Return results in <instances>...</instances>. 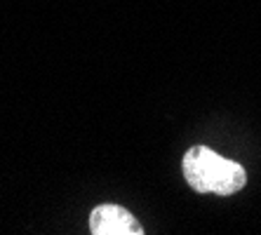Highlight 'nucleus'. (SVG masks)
<instances>
[{
  "label": "nucleus",
  "instance_id": "nucleus-2",
  "mask_svg": "<svg viewBox=\"0 0 261 235\" xmlns=\"http://www.w3.org/2000/svg\"><path fill=\"white\" fill-rule=\"evenodd\" d=\"M92 235H144L141 223L120 205H99L90 214Z\"/></svg>",
  "mask_w": 261,
  "mask_h": 235
},
{
  "label": "nucleus",
  "instance_id": "nucleus-1",
  "mask_svg": "<svg viewBox=\"0 0 261 235\" xmlns=\"http://www.w3.org/2000/svg\"><path fill=\"white\" fill-rule=\"evenodd\" d=\"M184 179L195 193L233 195L247 184V172L243 165L226 160L207 146H193L184 153Z\"/></svg>",
  "mask_w": 261,
  "mask_h": 235
}]
</instances>
